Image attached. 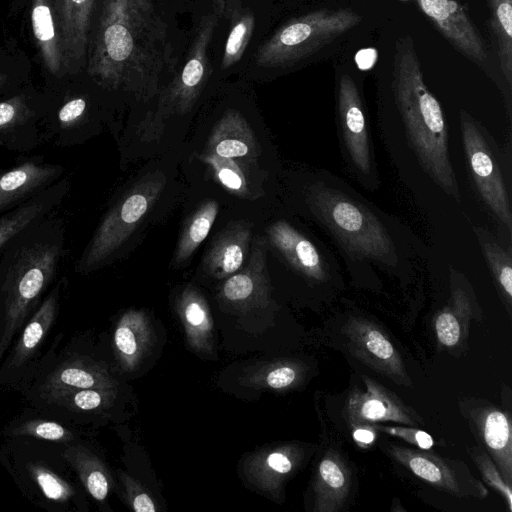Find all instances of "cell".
<instances>
[{
	"label": "cell",
	"instance_id": "obj_1",
	"mask_svg": "<svg viewBox=\"0 0 512 512\" xmlns=\"http://www.w3.org/2000/svg\"><path fill=\"white\" fill-rule=\"evenodd\" d=\"M90 45L88 73L109 90L139 97L157 92L177 64L168 27L152 0H101Z\"/></svg>",
	"mask_w": 512,
	"mask_h": 512
},
{
	"label": "cell",
	"instance_id": "obj_2",
	"mask_svg": "<svg viewBox=\"0 0 512 512\" xmlns=\"http://www.w3.org/2000/svg\"><path fill=\"white\" fill-rule=\"evenodd\" d=\"M306 215L331 239L350 271L399 272L409 264L400 228L329 171L312 172L302 188Z\"/></svg>",
	"mask_w": 512,
	"mask_h": 512
},
{
	"label": "cell",
	"instance_id": "obj_3",
	"mask_svg": "<svg viewBox=\"0 0 512 512\" xmlns=\"http://www.w3.org/2000/svg\"><path fill=\"white\" fill-rule=\"evenodd\" d=\"M56 212L29 225L0 254V360L64 259L65 220Z\"/></svg>",
	"mask_w": 512,
	"mask_h": 512
},
{
	"label": "cell",
	"instance_id": "obj_4",
	"mask_svg": "<svg viewBox=\"0 0 512 512\" xmlns=\"http://www.w3.org/2000/svg\"><path fill=\"white\" fill-rule=\"evenodd\" d=\"M391 86L410 146L418 161L445 193L459 200L444 113L425 83L415 44L409 34L395 41Z\"/></svg>",
	"mask_w": 512,
	"mask_h": 512
},
{
	"label": "cell",
	"instance_id": "obj_5",
	"mask_svg": "<svg viewBox=\"0 0 512 512\" xmlns=\"http://www.w3.org/2000/svg\"><path fill=\"white\" fill-rule=\"evenodd\" d=\"M362 20L350 8L316 9L294 17L258 47L255 62L263 68L295 66L349 33Z\"/></svg>",
	"mask_w": 512,
	"mask_h": 512
},
{
	"label": "cell",
	"instance_id": "obj_6",
	"mask_svg": "<svg viewBox=\"0 0 512 512\" xmlns=\"http://www.w3.org/2000/svg\"><path fill=\"white\" fill-rule=\"evenodd\" d=\"M335 119L340 151L348 172L368 190L380 185L367 110L359 85L346 71L335 80Z\"/></svg>",
	"mask_w": 512,
	"mask_h": 512
},
{
	"label": "cell",
	"instance_id": "obj_7",
	"mask_svg": "<svg viewBox=\"0 0 512 512\" xmlns=\"http://www.w3.org/2000/svg\"><path fill=\"white\" fill-rule=\"evenodd\" d=\"M164 183L161 176L146 177L110 207L79 257L76 272L89 273L108 263L141 223Z\"/></svg>",
	"mask_w": 512,
	"mask_h": 512
},
{
	"label": "cell",
	"instance_id": "obj_8",
	"mask_svg": "<svg viewBox=\"0 0 512 512\" xmlns=\"http://www.w3.org/2000/svg\"><path fill=\"white\" fill-rule=\"evenodd\" d=\"M459 120L466 160L478 193L511 238V191L505 179L504 157L484 126L467 111L460 110Z\"/></svg>",
	"mask_w": 512,
	"mask_h": 512
},
{
	"label": "cell",
	"instance_id": "obj_9",
	"mask_svg": "<svg viewBox=\"0 0 512 512\" xmlns=\"http://www.w3.org/2000/svg\"><path fill=\"white\" fill-rule=\"evenodd\" d=\"M267 233L271 244L287 264L308 282L325 285L340 278L335 255L318 238L285 220L272 223Z\"/></svg>",
	"mask_w": 512,
	"mask_h": 512
},
{
	"label": "cell",
	"instance_id": "obj_10",
	"mask_svg": "<svg viewBox=\"0 0 512 512\" xmlns=\"http://www.w3.org/2000/svg\"><path fill=\"white\" fill-rule=\"evenodd\" d=\"M385 448L395 461L437 489L456 497L482 499L488 495L485 485L472 474L463 461L396 444Z\"/></svg>",
	"mask_w": 512,
	"mask_h": 512
},
{
	"label": "cell",
	"instance_id": "obj_11",
	"mask_svg": "<svg viewBox=\"0 0 512 512\" xmlns=\"http://www.w3.org/2000/svg\"><path fill=\"white\" fill-rule=\"evenodd\" d=\"M218 19L214 12L202 17L183 66L163 92L162 107L186 112L197 101L212 72L209 48Z\"/></svg>",
	"mask_w": 512,
	"mask_h": 512
},
{
	"label": "cell",
	"instance_id": "obj_12",
	"mask_svg": "<svg viewBox=\"0 0 512 512\" xmlns=\"http://www.w3.org/2000/svg\"><path fill=\"white\" fill-rule=\"evenodd\" d=\"M439 34L463 57L484 68L490 52L466 7L459 0H410Z\"/></svg>",
	"mask_w": 512,
	"mask_h": 512
},
{
	"label": "cell",
	"instance_id": "obj_13",
	"mask_svg": "<svg viewBox=\"0 0 512 512\" xmlns=\"http://www.w3.org/2000/svg\"><path fill=\"white\" fill-rule=\"evenodd\" d=\"M342 333L354 357L397 385L412 386L400 353L375 323L352 317L344 324Z\"/></svg>",
	"mask_w": 512,
	"mask_h": 512
},
{
	"label": "cell",
	"instance_id": "obj_14",
	"mask_svg": "<svg viewBox=\"0 0 512 512\" xmlns=\"http://www.w3.org/2000/svg\"><path fill=\"white\" fill-rule=\"evenodd\" d=\"M46 102L20 91L0 99V148L28 153L44 143Z\"/></svg>",
	"mask_w": 512,
	"mask_h": 512
},
{
	"label": "cell",
	"instance_id": "obj_15",
	"mask_svg": "<svg viewBox=\"0 0 512 512\" xmlns=\"http://www.w3.org/2000/svg\"><path fill=\"white\" fill-rule=\"evenodd\" d=\"M459 405L481 447L485 448L505 481L512 485V428L509 414L484 400L466 399Z\"/></svg>",
	"mask_w": 512,
	"mask_h": 512
},
{
	"label": "cell",
	"instance_id": "obj_16",
	"mask_svg": "<svg viewBox=\"0 0 512 512\" xmlns=\"http://www.w3.org/2000/svg\"><path fill=\"white\" fill-rule=\"evenodd\" d=\"M365 389L354 388L347 397L345 417L350 425L395 422L412 427L423 425V418L394 392L362 375Z\"/></svg>",
	"mask_w": 512,
	"mask_h": 512
},
{
	"label": "cell",
	"instance_id": "obj_17",
	"mask_svg": "<svg viewBox=\"0 0 512 512\" xmlns=\"http://www.w3.org/2000/svg\"><path fill=\"white\" fill-rule=\"evenodd\" d=\"M65 167L34 155L0 171V214L39 194L63 176Z\"/></svg>",
	"mask_w": 512,
	"mask_h": 512
},
{
	"label": "cell",
	"instance_id": "obj_18",
	"mask_svg": "<svg viewBox=\"0 0 512 512\" xmlns=\"http://www.w3.org/2000/svg\"><path fill=\"white\" fill-rule=\"evenodd\" d=\"M96 0H54V8L69 66H82L86 61L91 20Z\"/></svg>",
	"mask_w": 512,
	"mask_h": 512
},
{
	"label": "cell",
	"instance_id": "obj_19",
	"mask_svg": "<svg viewBox=\"0 0 512 512\" xmlns=\"http://www.w3.org/2000/svg\"><path fill=\"white\" fill-rule=\"evenodd\" d=\"M70 186V178L63 176L39 194L0 214V254L29 225L56 211L66 198Z\"/></svg>",
	"mask_w": 512,
	"mask_h": 512
},
{
	"label": "cell",
	"instance_id": "obj_20",
	"mask_svg": "<svg viewBox=\"0 0 512 512\" xmlns=\"http://www.w3.org/2000/svg\"><path fill=\"white\" fill-rule=\"evenodd\" d=\"M33 36L47 71L55 77L70 72L60 39L54 0H32Z\"/></svg>",
	"mask_w": 512,
	"mask_h": 512
},
{
	"label": "cell",
	"instance_id": "obj_21",
	"mask_svg": "<svg viewBox=\"0 0 512 512\" xmlns=\"http://www.w3.org/2000/svg\"><path fill=\"white\" fill-rule=\"evenodd\" d=\"M61 284L59 282L50 290L26 322L8 359V368H20L37 352L57 316Z\"/></svg>",
	"mask_w": 512,
	"mask_h": 512
},
{
	"label": "cell",
	"instance_id": "obj_22",
	"mask_svg": "<svg viewBox=\"0 0 512 512\" xmlns=\"http://www.w3.org/2000/svg\"><path fill=\"white\" fill-rule=\"evenodd\" d=\"M315 491V510L319 512L340 510L349 495L350 472L334 450L326 451L318 464Z\"/></svg>",
	"mask_w": 512,
	"mask_h": 512
},
{
	"label": "cell",
	"instance_id": "obj_23",
	"mask_svg": "<svg viewBox=\"0 0 512 512\" xmlns=\"http://www.w3.org/2000/svg\"><path fill=\"white\" fill-rule=\"evenodd\" d=\"M251 240V228L244 222L233 224L214 242L204 258L210 274L225 277L239 271L245 261Z\"/></svg>",
	"mask_w": 512,
	"mask_h": 512
},
{
	"label": "cell",
	"instance_id": "obj_24",
	"mask_svg": "<svg viewBox=\"0 0 512 512\" xmlns=\"http://www.w3.org/2000/svg\"><path fill=\"white\" fill-rule=\"evenodd\" d=\"M255 151V138L244 117L237 111H227L212 131L208 152L233 159L250 156Z\"/></svg>",
	"mask_w": 512,
	"mask_h": 512
},
{
	"label": "cell",
	"instance_id": "obj_25",
	"mask_svg": "<svg viewBox=\"0 0 512 512\" xmlns=\"http://www.w3.org/2000/svg\"><path fill=\"white\" fill-rule=\"evenodd\" d=\"M489 10L488 29L499 67L511 93L512 87V0H483Z\"/></svg>",
	"mask_w": 512,
	"mask_h": 512
},
{
	"label": "cell",
	"instance_id": "obj_26",
	"mask_svg": "<svg viewBox=\"0 0 512 512\" xmlns=\"http://www.w3.org/2000/svg\"><path fill=\"white\" fill-rule=\"evenodd\" d=\"M483 256L493 276L496 288L508 311L512 306V251L511 245L483 227H474Z\"/></svg>",
	"mask_w": 512,
	"mask_h": 512
},
{
	"label": "cell",
	"instance_id": "obj_27",
	"mask_svg": "<svg viewBox=\"0 0 512 512\" xmlns=\"http://www.w3.org/2000/svg\"><path fill=\"white\" fill-rule=\"evenodd\" d=\"M472 314L471 300L461 286L452 289L448 305L434 318V330L438 343L446 348L459 345L468 332Z\"/></svg>",
	"mask_w": 512,
	"mask_h": 512
},
{
	"label": "cell",
	"instance_id": "obj_28",
	"mask_svg": "<svg viewBox=\"0 0 512 512\" xmlns=\"http://www.w3.org/2000/svg\"><path fill=\"white\" fill-rule=\"evenodd\" d=\"M227 17L230 20V29L221 60L222 70L231 68L240 61L255 28V15L253 11L248 7H244L240 0L235 3Z\"/></svg>",
	"mask_w": 512,
	"mask_h": 512
},
{
	"label": "cell",
	"instance_id": "obj_29",
	"mask_svg": "<svg viewBox=\"0 0 512 512\" xmlns=\"http://www.w3.org/2000/svg\"><path fill=\"white\" fill-rule=\"evenodd\" d=\"M265 252V240L262 237H257L247 267L239 273L230 275L225 281L223 294L226 299L243 301L254 293L257 283L263 279L266 264Z\"/></svg>",
	"mask_w": 512,
	"mask_h": 512
},
{
	"label": "cell",
	"instance_id": "obj_30",
	"mask_svg": "<svg viewBox=\"0 0 512 512\" xmlns=\"http://www.w3.org/2000/svg\"><path fill=\"white\" fill-rule=\"evenodd\" d=\"M219 211V204L210 200L203 203L188 220L175 252L174 262H185L208 236Z\"/></svg>",
	"mask_w": 512,
	"mask_h": 512
},
{
	"label": "cell",
	"instance_id": "obj_31",
	"mask_svg": "<svg viewBox=\"0 0 512 512\" xmlns=\"http://www.w3.org/2000/svg\"><path fill=\"white\" fill-rule=\"evenodd\" d=\"M103 386L101 375L77 362H65L54 369L41 386V394L64 389H90Z\"/></svg>",
	"mask_w": 512,
	"mask_h": 512
},
{
	"label": "cell",
	"instance_id": "obj_32",
	"mask_svg": "<svg viewBox=\"0 0 512 512\" xmlns=\"http://www.w3.org/2000/svg\"><path fill=\"white\" fill-rule=\"evenodd\" d=\"M64 456L76 469L90 495L98 501L104 500L109 491V483L97 460L75 447L67 449Z\"/></svg>",
	"mask_w": 512,
	"mask_h": 512
},
{
	"label": "cell",
	"instance_id": "obj_33",
	"mask_svg": "<svg viewBox=\"0 0 512 512\" xmlns=\"http://www.w3.org/2000/svg\"><path fill=\"white\" fill-rule=\"evenodd\" d=\"M28 471L47 499L64 503L74 495L73 487L49 468L40 464H29Z\"/></svg>",
	"mask_w": 512,
	"mask_h": 512
},
{
	"label": "cell",
	"instance_id": "obj_34",
	"mask_svg": "<svg viewBox=\"0 0 512 512\" xmlns=\"http://www.w3.org/2000/svg\"><path fill=\"white\" fill-rule=\"evenodd\" d=\"M471 459L480 471L483 480L495 491H497L506 503L508 510L512 511V491L502 474L498 470L490 456L482 447L472 446L468 448Z\"/></svg>",
	"mask_w": 512,
	"mask_h": 512
},
{
	"label": "cell",
	"instance_id": "obj_35",
	"mask_svg": "<svg viewBox=\"0 0 512 512\" xmlns=\"http://www.w3.org/2000/svg\"><path fill=\"white\" fill-rule=\"evenodd\" d=\"M204 156L224 187L237 195H246L247 184L244 174L232 158L220 157L209 152Z\"/></svg>",
	"mask_w": 512,
	"mask_h": 512
},
{
	"label": "cell",
	"instance_id": "obj_36",
	"mask_svg": "<svg viewBox=\"0 0 512 512\" xmlns=\"http://www.w3.org/2000/svg\"><path fill=\"white\" fill-rule=\"evenodd\" d=\"M14 435L31 436L55 442H67L72 438V433L57 422L34 419L28 420L13 429Z\"/></svg>",
	"mask_w": 512,
	"mask_h": 512
},
{
	"label": "cell",
	"instance_id": "obj_37",
	"mask_svg": "<svg viewBox=\"0 0 512 512\" xmlns=\"http://www.w3.org/2000/svg\"><path fill=\"white\" fill-rule=\"evenodd\" d=\"M372 425L376 430L403 439L419 449L429 450L435 444L433 437L418 427L389 426L378 423Z\"/></svg>",
	"mask_w": 512,
	"mask_h": 512
},
{
	"label": "cell",
	"instance_id": "obj_38",
	"mask_svg": "<svg viewBox=\"0 0 512 512\" xmlns=\"http://www.w3.org/2000/svg\"><path fill=\"white\" fill-rule=\"evenodd\" d=\"M184 315L187 323L192 327L203 328L209 324L208 314L203 301L194 292H190L185 296Z\"/></svg>",
	"mask_w": 512,
	"mask_h": 512
},
{
	"label": "cell",
	"instance_id": "obj_39",
	"mask_svg": "<svg viewBox=\"0 0 512 512\" xmlns=\"http://www.w3.org/2000/svg\"><path fill=\"white\" fill-rule=\"evenodd\" d=\"M114 341L117 349L127 357L135 355L138 350L135 333L124 322L116 329Z\"/></svg>",
	"mask_w": 512,
	"mask_h": 512
},
{
	"label": "cell",
	"instance_id": "obj_40",
	"mask_svg": "<svg viewBox=\"0 0 512 512\" xmlns=\"http://www.w3.org/2000/svg\"><path fill=\"white\" fill-rule=\"evenodd\" d=\"M296 371L292 367L282 366L273 369L266 377L267 384L275 389L291 385L296 379Z\"/></svg>",
	"mask_w": 512,
	"mask_h": 512
},
{
	"label": "cell",
	"instance_id": "obj_41",
	"mask_svg": "<svg viewBox=\"0 0 512 512\" xmlns=\"http://www.w3.org/2000/svg\"><path fill=\"white\" fill-rule=\"evenodd\" d=\"M352 437L361 447L370 446L376 438V429L370 424H353Z\"/></svg>",
	"mask_w": 512,
	"mask_h": 512
},
{
	"label": "cell",
	"instance_id": "obj_42",
	"mask_svg": "<svg viewBox=\"0 0 512 512\" xmlns=\"http://www.w3.org/2000/svg\"><path fill=\"white\" fill-rule=\"evenodd\" d=\"M268 467L276 473L287 474L293 468V462L289 456L282 452H273L267 457Z\"/></svg>",
	"mask_w": 512,
	"mask_h": 512
},
{
	"label": "cell",
	"instance_id": "obj_43",
	"mask_svg": "<svg viewBox=\"0 0 512 512\" xmlns=\"http://www.w3.org/2000/svg\"><path fill=\"white\" fill-rule=\"evenodd\" d=\"M133 509L137 512H154L155 506L146 494H138L133 500Z\"/></svg>",
	"mask_w": 512,
	"mask_h": 512
},
{
	"label": "cell",
	"instance_id": "obj_44",
	"mask_svg": "<svg viewBox=\"0 0 512 512\" xmlns=\"http://www.w3.org/2000/svg\"><path fill=\"white\" fill-rule=\"evenodd\" d=\"M238 0H211L214 13L219 17L227 16Z\"/></svg>",
	"mask_w": 512,
	"mask_h": 512
},
{
	"label": "cell",
	"instance_id": "obj_45",
	"mask_svg": "<svg viewBox=\"0 0 512 512\" xmlns=\"http://www.w3.org/2000/svg\"><path fill=\"white\" fill-rule=\"evenodd\" d=\"M375 52H372V50H363L358 53V56L356 57V60L359 64V66L363 68H367L368 65H371L375 58Z\"/></svg>",
	"mask_w": 512,
	"mask_h": 512
},
{
	"label": "cell",
	"instance_id": "obj_46",
	"mask_svg": "<svg viewBox=\"0 0 512 512\" xmlns=\"http://www.w3.org/2000/svg\"><path fill=\"white\" fill-rule=\"evenodd\" d=\"M7 85H9V78L7 74L0 71V94L5 91Z\"/></svg>",
	"mask_w": 512,
	"mask_h": 512
},
{
	"label": "cell",
	"instance_id": "obj_47",
	"mask_svg": "<svg viewBox=\"0 0 512 512\" xmlns=\"http://www.w3.org/2000/svg\"><path fill=\"white\" fill-rule=\"evenodd\" d=\"M401 1H409L410 2V0H401Z\"/></svg>",
	"mask_w": 512,
	"mask_h": 512
}]
</instances>
